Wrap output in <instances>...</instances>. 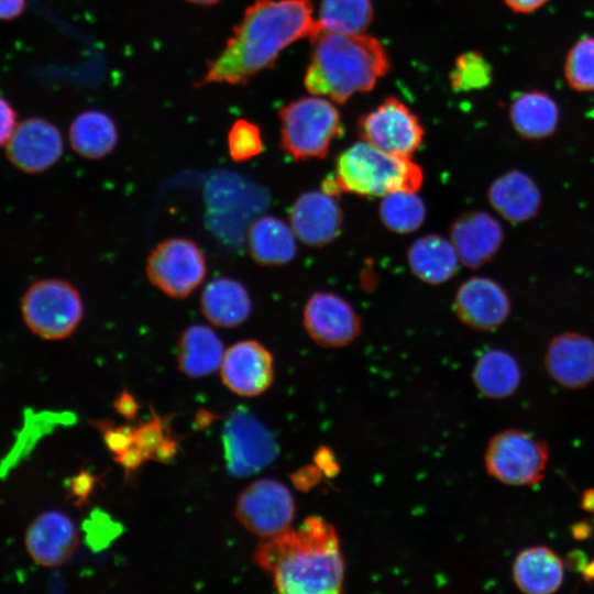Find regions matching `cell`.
Instances as JSON below:
<instances>
[{
	"label": "cell",
	"instance_id": "obj_31",
	"mask_svg": "<svg viewBox=\"0 0 594 594\" xmlns=\"http://www.w3.org/2000/svg\"><path fill=\"white\" fill-rule=\"evenodd\" d=\"M563 73L572 89L580 92L594 91V37L584 36L571 46Z\"/></svg>",
	"mask_w": 594,
	"mask_h": 594
},
{
	"label": "cell",
	"instance_id": "obj_28",
	"mask_svg": "<svg viewBox=\"0 0 594 594\" xmlns=\"http://www.w3.org/2000/svg\"><path fill=\"white\" fill-rule=\"evenodd\" d=\"M119 134L113 119L103 111L79 113L69 127L73 150L88 160H99L113 152Z\"/></svg>",
	"mask_w": 594,
	"mask_h": 594
},
{
	"label": "cell",
	"instance_id": "obj_36",
	"mask_svg": "<svg viewBox=\"0 0 594 594\" xmlns=\"http://www.w3.org/2000/svg\"><path fill=\"white\" fill-rule=\"evenodd\" d=\"M16 127V112L0 97V146L7 144Z\"/></svg>",
	"mask_w": 594,
	"mask_h": 594
},
{
	"label": "cell",
	"instance_id": "obj_23",
	"mask_svg": "<svg viewBox=\"0 0 594 594\" xmlns=\"http://www.w3.org/2000/svg\"><path fill=\"white\" fill-rule=\"evenodd\" d=\"M251 257L264 266L285 265L297 252V237L289 223L274 216L256 218L246 233Z\"/></svg>",
	"mask_w": 594,
	"mask_h": 594
},
{
	"label": "cell",
	"instance_id": "obj_10",
	"mask_svg": "<svg viewBox=\"0 0 594 594\" xmlns=\"http://www.w3.org/2000/svg\"><path fill=\"white\" fill-rule=\"evenodd\" d=\"M235 516L246 530L267 539L292 528L295 502L283 483L262 479L239 495Z\"/></svg>",
	"mask_w": 594,
	"mask_h": 594
},
{
	"label": "cell",
	"instance_id": "obj_45",
	"mask_svg": "<svg viewBox=\"0 0 594 594\" xmlns=\"http://www.w3.org/2000/svg\"><path fill=\"white\" fill-rule=\"evenodd\" d=\"M193 4H198V6H212V4H216L218 3L220 0H186Z\"/></svg>",
	"mask_w": 594,
	"mask_h": 594
},
{
	"label": "cell",
	"instance_id": "obj_35",
	"mask_svg": "<svg viewBox=\"0 0 594 594\" xmlns=\"http://www.w3.org/2000/svg\"><path fill=\"white\" fill-rule=\"evenodd\" d=\"M99 425L102 426L106 444L116 457L132 446L134 429L130 427L103 426L102 422H99Z\"/></svg>",
	"mask_w": 594,
	"mask_h": 594
},
{
	"label": "cell",
	"instance_id": "obj_40",
	"mask_svg": "<svg viewBox=\"0 0 594 594\" xmlns=\"http://www.w3.org/2000/svg\"><path fill=\"white\" fill-rule=\"evenodd\" d=\"M114 406L121 415L128 418H133L138 411L136 403L129 393H122Z\"/></svg>",
	"mask_w": 594,
	"mask_h": 594
},
{
	"label": "cell",
	"instance_id": "obj_24",
	"mask_svg": "<svg viewBox=\"0 0 594 594\" xmlns=\"http://www.w3.org/2000/svg\"><path fill=\"white\" fill-rule=\"evenodd\" d=\"M459 262L450 239L436 233L417 238L407 250V263L411 273L429 285L448 282L455 275Z\"/></svg>",
	"mask_w": 594,
	"mask_h": 594
},
{
	"label": "cell",
	"instance_id": "obj_4",
	"mask_svg": "<svg viewBox=\"0 0 594 594\" xmlns=\"http://www.w3.org/2000/svg\"><path fill=\"white\" fill-rule=\"evenodd\" d=\"M422 180V169L411 157L389 154L361 141L337 157L334 173L322 182L321 189L336 197L349 193L382 198L394 191H418Z\"/></svg>",
	"mask_w": 594,
	"mask_h": 594
},
{
	"label": "cell",
	"instance_id": "obj_30",
	"mask_svg": "<svg viewBox=\"0 0 594 594\" xmlns=\"http://www.w3.org/2000/svg\"><path fill=\"white\" fill-rule=\"evenodd\" d=\"M378 216L389 231L408 234L422 226L427 209L417 191H394L382 197Z\"/></svg>",
	"mask_w": 594,
	"mask_h": 594
},
{
	"label": "cell",
	"instance_id": "obj_33",
	"mask_svg": "<svg viewBox=\"0 0 594 594\" xmlns=\"http://www.w3.org/2000/svg\"><path fill=\"white\" fill-rule=\"evenodd\" d=\"M228 150L230 157L238 163L261 154L263 138L260 127L245 119L237 120L228 133Z\"/></svg>",
	"mask_w": 594,
	"mask_h": 594
},
{
	"label": "cell",
	"instance_id": "obj_13",
	"mask_svg": "<svg viewBox=\"0 0 594 594\" xmlns=\"http://www.w3.org/2000/svg\"><path fill=\"white\" fill-rule=\"evenodd\" d=\"M63 147L62 133L56 125L43 118H29L15 127L6 144V155L18 169L37 174L58 162Z\"/></svg>",
	"mask_w": 594,
	"mask_h": 594
},
{
	"label": "cell",
	"instance_id": "obj_34",
	"mask_svg": "<svg viewBox=\"0 0 594 594\" xmlns=\"http://www.w3.org/2000/svg\"><path fill=\"white\" fill-rule=\"evenodd\" d=\"M164 439L163 424L158 418L135 428L133 431V443L144 460L153 459Z\"/></svg>",
	"mask_w": 594,
	"mask_h": 594
},
{
	"label": "cell",
	"instance_id": "obj_39",
	"mask_svg": "<svg viewBox=\"0 0 594 594\" xmlns=\"http://www.w3.org/2000/svg\"><path fill=\"white\" fill-rule=\"evenodd\" d=\"M92 487V476L87 473H80L72 484V493L79 499H84L90 493Z\"/></svg>",
	"mask_w": 594,
	"mask_h": 594
},
{
	"label": "cell",
	"instance_id": "obj_3",
	"mask_svg": "<svg viewBox=\"0 0 594 594\" xmlns=\"http://www.w3.org/2000/svg\"><path fill=\"white\" fill-rule=\"evenodd\" d=\"M309 38L312 51L304 84L311 95L342 103L373 89L389 69L388 55L373 36L316 30Z\"/></svg>",
	"mask_w": 594,
	"mask_h": 594
},
{
	"label": "cell",
	"instance_id": "obj_21",
	"mask_svg": "<svg viewBox=\"0 0 594 594\" xmlns=\"http://www.w3.org/2000/svg\"><path fill=\"white\" fill-rule=\"evenodd\" d=\"M200 310L213 326L234 328L251 315L252 301L249 292L239 280L218 277L210 280L201 292Z\"/></svg>",
	"mask_w": 594,
	"mask_h": 594
},
{
	"label": "cell",
	"instance_id": "obj_5",
	"mask_svg": "<svg viewBox=\"0 0 594 594\" xmlns=\"http://www.w3.org/2000/svg\"><path fill=\"white\" fill-rule=\"evenodd\" d=\"M280 147L297 161L323 158L341 135L342 124L331 100L320 96L302 97L279 112Z\"/></svg>",
	"mask_w": 594,
	"mask_h": 594
},
{
	"label": "cell",
	"instance_id": "obj_20",
	"mask_svg": "<svg viewBox=\"0 0 594 594\" xmlns=\"http://www.w3.org/2000/svg\"><path fill=\"white\" fill-rule=\"evenodd\" d=\"M488 201L493 209L512 223L532 219L541 206V193L535 180L519 169L498 176L490 186Z\"/></svg>",
	"mask_w": 594,
	"mask_h": 594
},
{
	"label": "cell",
	"instance_id": "obj_16",
	"mask_svg": "<svg viewBox=\"0 0 594 594\" xmlns=\"http://www.w3.org/2000/svg\"><path fill=\"white\" fill-rule=\"evenodd\" d=\"M289 224L298 240L320 248L332 242L343 224V212L336 196L309 190L296 198L289 209Z\"/></svg>",
	"mask_w": 594,
	"mask_h": 594
},
{
	"label": "cell",
	"instance_id": "obj_6",
	"mask_svg": "<svg viewBox=\"0 0 594 594\" xmlns=\"http://www.w3.org/2000/svg\"><path fill=\"white\" fill-rule=\"evenodd\" d=\"M20 307L29 330L46 340L72 336L84 315L79 292L59 278H44L33 283L25 290Z\"/></svg>",
	"mask_w": 594,
	"mask_h": 594
},
{
	"label": "cell",
	"instance_id": "obj_14",
	"mask_svg": "<svg viewBox=\"0 0 594 594\" xmlns=\"http://www.w3.org/2000/svg\"><path fill=\"white\" fill-rule=\"evenodd\" d=\"M510 299L506 290L494 279L473 276L457 289L453 309L468 327L491 331L501 327L510 314Z\"/></svg>",
	"mask_w": 594,
	"mask_h": 594
},
{
	"label": "cell",
	"instance_id": "obj_27",
	"mask_svg": "<svg viewBox=\"0 0 594 594\" xmlns=\"http://www.w3.org/2000/svg\"><path fill=\"white\" fill-rule=\"evenodd\" d=\"M472 380L485 397L504 399L518 389L521 371L510 353L502 349H490L477 358L472 370Z\"/></svg>",
	"mask_w": 594,
	"mask_h": 594
},
{
	"label": "cell",
	"instance_id": "obj_12",
	"mask_svg": "<svg viewBox=\"0 0 594 594\" xmlns=\"http://www.w3.org/2000/svg\"><path fill=\"white\" fill-rule=\"evenodd\" d=\"M302 323L311 340L324 348L350 344L362 328L361 318L353 306L331 292H317L307 299Z\"/></svg>",
	"mask_w": 594,
	"mask_h": 594
},
{
	"label": "cell",
	"instance_id": "obj_17",
	"mask_svg": "<svg viewBox=\"0 0 594 594\" xmlns=\"http://www.w3.org/2000/svg\"><path fill=\"white\" fill-rule=\"evenodd\" d=\"M544 367L562 387H586L594 381V341L572 331L556 336L547 348Z\"/></svg>",
	"mask_w": 594,
	"mask_h": 594
},
{
	"label": "cell",
	"instance_id": "obj_11",
	"mask_svg": "<svg viewBox=\"0 0 594 594\" xmlns=\"http://www.w3.org/2000/svg\"><path fill=\"white\" fill-rule=\"evenodd\" d=\"M228 470L235 476H248L272 463L277 443L254 416L244 410L232 414L223 430Z\"/></svg>",
	"mask_w": 594,
	"mask_h": 594
},
{
	"label": "cell",
	"instance_id": "obj_43",
	"mask_svg": "<svg viewBox=\"0 0 594 594\" xmlns=\"http://www.w3.org/2000/svg\"><path fill=\"white\" fill-rule=\"evenodd\" d=\"M586 560L582 552L575 551L570 554L569 564L572 569H578L581 571Z\"/></svg>",
	"mask_w": 594,
	"mask_h": 594
},
{
	"label": "cell",
	"instance_id": "obj_8",
	"mask_svg": "<svg viewBox=\"0 0 594 594\" xmlns=\"http://www.w3.org/2000/svg\"><path fill=\"white\" fill-rule=\"evenodd\" d=\"M148 282L170 298L184 299L200 286L207 274L201 248L188 238H169L160 242L145 264Z\"/></svg>",
	"mask_w": 594,
	"mask_h": 594
},
{
	"label": "cell",
	"instance_id": "obj_32",
	"mask_svg": "<svg viewBox=\"0 0 594 594\" xmlns=\"http://www.w3.org/2000/svg\"><path fill=\"white\" fill-rule=\"evenodd\" d=\"M491 76L487 61L476 52H468L455 61L450 82L457 91H469L487 86Z\"/></svg>",
	"mask_w": 594,
	"mask_h": 594
},
{
	"label": "cell",
	"instance_id": "obj_37",
	"mask_svg": "<svg viewBox=\"0 0 594 594\" xmlns=\"http://www.w3.org/2000/svg\"><path fill=\"white\" fill-rule=\"evenodd\" d=\"M516 13H530L543 7L549 0H503Z\"/></svg>",
	"mask_w": 594,
	"mask_h": 594
},
{
	"label": "cell",
	"instance_id": "obj_38",
	"mask_svg": "<svg viewBox=\"0 0 594 594\" xmlns=\"http://www.w3.org/2000/svg\"><path fill=\"white\" fill-rule=\"evenodd\" d=\"M25 8V0H0V20L19 16Z\"/></svg>",
	"mask_w": 594,
	"mask_h": 594
},
{
	"label": "cell",
	"instance_id": "obj_15",
	"mask_svg": "<svg viewBox=\"0 0 594 594\" xmlns=\"http://www.w3.org/2000/svg\"><path fill=\"white\" fill-rule=\"evenodd\" d=\"M223 384L233 393L253 397L263 394L273 383L272 353L256 340H243L226 350L220 365Z\"/></svg>",
	"mask_w": 594,
	"mask_h": 594
},
{
	"label": "cell",
	"instance_id": "obj_9",
	"mask_svg": "<svg viewBox=\"0 0 594 594\" xmlns=\"http://www.w3.org/2000/svg\"><path fill=\"white\" fill-rule=\"evenodd\" d=\"M362 139L382 151L403 157L421 145L425 131L418 117L399 99L389 97L358 122Z\"/></svg>",
	"mask_w": 594,
	"mask_h": 594
},
{
	"label": "cell",
	"instance_id": "obj_1",
	"mask_svg": "<svg viewBox=\"0 0 594 594\" xmlns=\"http://www.w3.org/2000/svg\"><path fill=\"white\" fill-rule=\"evenodd\" d=\"M315 28L310 0H255L245 9L221 53L208 62L196 86L245 85L272 67L288 45L310 36Z\"/></svg>",
	"mask_w": 594,
	"mask_h": 594
},
{
	"label": "cell",
	"instance_id": "obj_26",
	"mask_svg": "<svg viewBox=\"0 0 594 594\" xmlns=\"http://www.w3.org/2000/svg\"><path fill=\"white\" fill-rule=\"evenodd\" d=\"M224 352L222 341L211 328L193 324L178 340V367L189 377L207 376L220 369Z\"/></svg>",
	"mask_w": 594,
	"mask_h": 594
},
{
	"label": "cell",
	"instance_id": "obj_22",
	"mask_svg": "<svg viewBox=\"0 0 594 594\" xmlns=\"http://www.w3.org/2000/svg\"><path fill=\"white\" fill-rule=\"evenodd\" d=\"M563 579V561L548 547L526 548L514 560L513 580L524 593H554L561 587Z\"/></svg>",
	"mask_w": 594,
	"mask_h": 594
},
{
	"label": "cell",
	"instance_id": "obj_44",
	"mask_svg": "<svg viewBox=\"0 0 594 594\" xmlns=\"http://www.w3.org/2000/svg\"><path fill=\"white\" fill-rule=\"evenodd\" d=\"M587 582H594V560L586 561L580 571Z\"/></svg>",
	"mask_w": 594,
	"mask_h": 594
},
{
	"label": "cell",
	"instance_id": "obj_2",
	"mask_svg": "<svg viewBox=\"0 0 594 594\" xmlns=\"http://www.w3.org/2000/svg\"><path fill=\"white\" fill-rule=\"evenodd\" d=\"M255 563L271 574L273 585L287 594L342 592L345 563L338 532L320 516L267 538L254 553Z\"/></svg>",
	"mask_w": 594,
	"mask_h": 594
},
{
	"label": "cell",
	"instance_id": "obj_19",
	"mask_svg": "<svg viewBox=\"0 0 594 594\" xmlns=\"http://www.w3.org/2000/svg\"><path fill=\"white\" fill-rule=\"evenodd\" d=\"M449 239L460 262L477 268L498 252L504 241V230L495 217L474 210L461 215L452 222Z\"/></svg>",
	"mask_w": 594,
	"mask_h": 594
},
{
	"label": "cell",
	"instance_id": "obj_18",
	"mask_svg": "<svg viewBox=\"0 0 594 594\" xmlns=\"http://www.w3.org/2000/svg\"><path fill=\"white\" fill-rule=\"evenodd\" d=\"M78 532L72 519L58 510H47L29 525L24 544L34 562L45 568L68 561L78 546Z\"/></svg>",
	"mask_w": 594,
	"mask_h": 594
},
{
	"label": "cell",
	"instance_id": "obj_42",
	"mask_svg": "<svg viewBox=\"0 0 594 594\" xmlns=\"http://www.w3.org/2000/svg\"><path fill=\"white\" fill-rule=\"evenodd\" d=\"M580 506L585 512L594 513V488L584 491L581 496Z\"/></svg>",
	"mask_w": 594,
	"mask_h": 594
},
{
	"label": "cell",
	"instance_id": "obj_41",
	"mask_svg": "<svg viewBox=\"0 0 594 594\" xmlns=\"http://www.w3.org/2000/svg\"><path fill=\"white\" fill-rule=\"evenodd\" d=\"M571 532L575 539L584 540L591 536L592 526L587 521H579L572 526Z\"/></svg>",
	"mask_w": 594,
	"mask_h": 594
},
{
	"label": "cell",
	"instance_id": "obj_7",
	"mask_svg": "<svg viewBox=\"0 0 594 594\" xmlns=\"http://www.w3.org/2000/svg\"><path fill=\"white\" fill-rule=\"evenodd\" d=\"M549 460L544 441L519 429H505L488 442L484 463L495 480L512 486L534 485L543 479Z\"/></svg>",
	"mask_w": 594,
	"mask_h": 594
},
{
	"label": "cell",
	"instance_id": "obj_29",
	"mask_svg": "<svg viewBox=\"0 0 594 594\" xmlns=\"http://www.w3.org/2000/svg\"><path fill=\"white\" fill-rule=\"evenodd\" d=\"M373 14L371 0H321L315 31L362 34L371 24Z\"/></svg>",
	"mask_w": 594,
	"mask_h": 594
},
{
	"label": "cell",
	"instance_id": "obj_25",
	"mask_svg": "<svg viewBox=\"0 0 594 594\" xmlns=\"http://www.w3.org/2000/svg\"><path fill=\"white\" fill-rule=\"evenodd\" d=\"M509 119L514 130L521 138L542 140L556 132L560 111L556 100L548 92L530 90L513 100Z\"/></svg>",
	"mask_w": 594,
	"mask_h": 594
}]
</instances>
